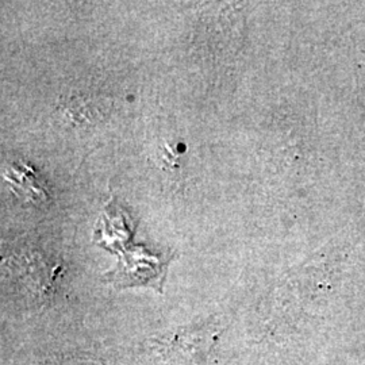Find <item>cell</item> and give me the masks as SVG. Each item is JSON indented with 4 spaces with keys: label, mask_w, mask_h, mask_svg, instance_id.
Segmentation results:
<instances>
[{
    "label": "cell",
    "mask_w": 365,
    "mask_h": 365,
    "mask_svg": "<svg viewBox=\"0 0 365 365\" xmlns=\"http://www.w3.org/2000/svg\"><path fill=\"white\" fill-rule=\"evenodd\" d=\"M365 81V80H363ZM361 86H363V88H361V96H363V102H365V84L364 83H361Z\"/></svg>",
    "instance_id": "1"
}]
</instances>
